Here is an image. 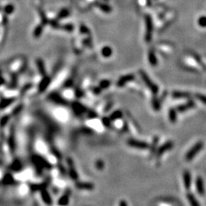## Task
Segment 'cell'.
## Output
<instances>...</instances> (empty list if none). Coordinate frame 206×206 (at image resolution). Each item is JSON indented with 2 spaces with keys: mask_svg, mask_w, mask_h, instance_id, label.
Instances as JSON below:
<instances>
[{
  "mask_svg": "<svg viewBox=\"0 0 206 206\" xmlns=\"http://www.w3.org/2000/svg\"><path fill=\"white\" fill-rule=\"evenodd\" d=\"M139 73L140 75H141V78H142L143 81L144 82V83H145L146 86L148 87L149 89L152 92V93L154 95L157 94V93H158L159 91L158 86H157L150 79V78L148 76V75H147L144 70H140Z\"/></svg>",
  "mask_w": 206,
  "mask_h": 206,
  "instance_id": "cell-1",
  "label": "cell"
},
{
  "mask_svg": "<svg viewBox=\"0 0 206 206\" xmlns=\"http://www.w3.org/2000/svg\"><path fill=\"white\" fill-rule=\"evenodd\" d=\"M204 147V143L202 141H198L192 147H191L190 150L186 153V160L187 161H191L194 159V157L201 151Z\"/></svg>",
  "mask_w": 206,
  "mask_h": 206,
  "instance_id": "cell-2",
  "label": "cell"
},
{
  "mask_svg": "<svg viewBox=\"0 0 206 206\" xmlns=\"http://www.w3.org/2000/svg\"><path fill=\"white\" fill-rule=\"evenodd\" d=\"M145 23H146V33H145V41L149 43L151 41L152 34L153 31V21L150 15L145 16Z\"/></svg>",
  "mask_w": 206,
  "mask_h": 206,
  "instance_id": "cell-3",
  "label": "cell"
},
{
  "mask_svg": "<svg viewBox=\"0 0 206 206\" xmlns=\"http://www.w3.org/2000/svg\"><path fill=\"white\" fill-rule=\"evenodd\" d=\"M127 144H128L130 147L137 149H147L150 147L147 143L144 142V141H138V140L134 139L128 140V141H127Z\"/></svg>",
  "mask_w": 206,
  "mask_h": 206,
  "instance_id": "cell-4",
  "label": "cell"
},
{
  "mask_svg": "<svg viewBox=\"0 0 206 206\" xmlns=\"http://www.w3.org/2000/svg\"><path fill=\"white\" fill-rule=\"evenodd\" d=\"M173 145H174L173 142V141H166V142L165 143V144H163L161 147H159V148L157 149V157H158V158H159V157L163 155V153H166V151L171 150V149L173 147Z\"/></svg>",
  "mask_w": 206,
  "mask_h": 206,
  "instance_id": "cell-5",
  "label": "cell"
},
{
  "mask_svg": "<svg viewBox=\"0 0 206 206\" xmlns=\"http://www.w3.org/2000/svg\"><path fill=\"white\" fill-rule=\"evenodd\" d=\"M133 79H134V74H127L125 76H123L120 78L117 82V86L118 87H123L127 83V82H131Z\"/></svg>",
  "mask_w": 206,
  "mask_h": 206,
  "instance_id": "cell-6",
  "label": "cell"
},
{
  "mask_svg": "<svg viewBox=\"0 0 206 206\" xmlns=\"http://www.w3.org/2000/svg\"><path fill=\"white\" fill-rule=\"evenodd\" d=\"M195 186H196V189L198 193L201 196H203L204 194V185L201 177H197L196 180H195Z\"/></svg>",
  "mask_w": 206,
  "mask_h": 206,
  "instance_id": "cell-7",
  "label": "cell"
},
{
  "mask_svg": "<svg viewBox=\"0 0 206 206\" xmlns=\"http://www.w3.org/2000/svg\"><path fill=\"white\" fill-rule=\"evenodd\" d=\"M183 182H184L185 188L189 190L191 187V183H192V177H191V173L189 171L186 170L183 173Z\"/></svg>",
  "mask_w": 206,
  "mask_h": 206,
  "instance_id": "cell-8",
  "label": "cell"
},
{
  "mask_svg": "<svg viewBox=\"0 0 206 206\" xmlns=\"http://www.w3.org/2000/svg\"><path fill=\"white\" fill-rule=\"evenodd\" d=\"M95 5H96V6H97L98 8H99V9L101 10V11L103 12L107 13V14L112 12V8L110 6V5H107V4L97 2H96V3H95Z\"/></svg>",
  "mask_w": 206,
  "mask_h": 206,
  "instance_id": "cell-9",
  "label": "cell"
},
{
  "mask_svg": "<svg viewBox=\"0 0 206 206\" xmlns=\"http://www.w3.org/2000/svg\"><path fill=\"white\" fill-rule=\"evenodd\" d=\"M194 106H195V103H194V102L192 100H190V101H189L187 103H186V104H183V105H180V106H179L178 107H177L176 110L179 111V112H186V111H187V110H189V109L193 108Z\"/></svg>",
  "mask_w": 206,
  "mask_h": 206,
  "instance_id": "cell-10",
  "label": "cell"
},
{
  "mask_svg": "<svg viewBox=\"0 0 206 206\" xmlns=\"http://www.w3.org/2000/svg\"><path fill=\"white\" fill-rule=\"evenodd\" d=\"M148 60L149 63L152 65V67H156L157 64V57L155 55V52L153 49H150L148 52Z\"/></svg>",
  "mask_w": 206,
  "mask_h": 206,
  "instance_id": "cell-11",
  "label": "cell"
},
{
  "mask_svg": "<svg viewBox=\"0 0 206 206\" xmlns=\"http://www.w3.org/2000/svg\"><path fill=\"white\" fill-rule=\"evenodd\" d=\"M173 97L175 99H186V98L190 97V94L186 92H179L175 91L172 93Z\"/></svg>",
  "mask_w": 206,
  "mask_h": 206,
  "instance_id": "cell-12",
  "label": "cell"
},
{
  "mask_svg": "<svg viewBox=\"0 0 206 206\" xmlns=\"http://www.w3.org/2000/svg\"><path fill=\"white\" fill-rule=\"evenodd\" d=\"M76 187L80 189H86V190H93L94 189V185L89 183H78L76 184Z\"/></svg>",
  "mask_w": 206,
  "mask_h": 206,
  "instance_id": "cell-13",
  "label": "cell"
},
{
  "mask_svg": "<svg viewBox=\"0 0 206 206\" xmlns=\"http://www.w3.org/2000/svg\"><path fill=\"white\" fill-rule=\"evenodd\" d=\"M169 119L170 122L176 123L177 120V110L173 109V108H170L169 110Z\"/></svg>",
  "mask_w": 206,
  "mask_h": 206,
  "instance_id": "cell-14",
  "label": "cell"
},
{
  "mask_svg": "<svg viewBox=\"0 0 206 206\" xmlns=\"http://www.w3.org/2000/svg\"><path fill=\"white\" fill-rule=\"evenodd\" d=\"M54 113H56L57 118H59V119H62V120H66L67 118V116H68V114L67 113L65 110L64 109H57L56 111L54 112Z\"/></svg>",
  "mask_w": 206,
  "mask_h": 206,
  "instance_id": "cell-15",
  "label": "cell"
},
{
  "mask_svg": "<svg viewBox=\"0 0 206 206\" xmlns=\"http://www.w3.org/2000/svg\"><path fill=\"white\" fill-rule=\"evenodd\" d=\"M112 54V50L110 47L106 46L102 49V55L105 58H109Z\"/></svg>",
  "mask_w": 206,
  "mask_h": 206,
  "instance_id": "cell-16",
  "label": "cell"
},
{
  "mask_svg": "<svg viewBox=\"0 0 206 206\" xmlns=\"http://www.w3.org/2000/svg\"><path fill=\"white\" fill-rule=\"evenodd\" d=\"M121 117H122V112L121 111H115L113 113L111 114V115L109 116V118H110L111 121H115L116 120L120 119Z\"/></svg>",
  "mask_w": 206,
  "mask_h": 206,
  "instance_id": "cell-17",
  "label": "cell"
},
{
  "mask_svg": "<svg viewBox=\"0 0 206 206\" xmlns=\"http://www.w3.org/2000/svg\"><path fill=\"white\" fill-rule=\"evenodd\" d=\"M37 149L40 153H45L47 152L46 144L42 141H38L37 144Z\"/></svg>",
  "mask_w": 206,
  "mask_h": 206,
  "instance_id": "cell-18",
  "label": "cell"
},
{
  "mask_svg": "<svg viewBox=\"0 0 206 206\" xmlns=\"http://www.w3.org/2000/svg\"><path fill=\"white\" fill-rule=\"evenodd\" d=\"M187 198H188V201H189V203H190L192 205H198L199 204V203L197 201L196 198H195V197L193 195H192V193H188L187 194Z\"/></svg>",
  "mask_w": 206,
  "mask_h": 206,
  "instance_id": "cell-19",
  "label": "cell"
},
{
  "mask_svg": "<svg viewBox=\"0 0 206 206\" xmlns=\"http://www.w3.org/2000/svg\"><path fill=\"white\" fill-rule=\"evenodd\" d=\"M89 125L93 128H96L97 130H99L102 127V123L99 121V120H91L89 122Z\"/></svg>",
  "mask_w": 206,
  "mask_h": 206,
  "instance_id": "cell-20",
  "label": "cell"
},
{
  "mask_svg": "<svg viewBox=\"0 0 206 206\" xmlns=\"http://www.w3.org/2000/svg\"><path fill=\"white\" fill-rule=\"evenodd\" d=\"M69 15H70V11H69L68 9H64L61 10V12H59V14H58V18L60 19H65V18L68 17Z\"/></svg>",
  "mask_w": 206,
  "mask_h": 206,
  "instance_id": "cell-21",
  "label": "cell"
},
{
  "mask_svg": "<svg viewBox=\"0 0 206 206\" xmlns=\"http://www.w3.org/2000/svg\"><path fill=\"white\" fill-rule=\"evenodd\" d=\"M198 24L200 27L205 28L206 27V16H201L198 20Z\"/></svg>",
  "mask_w": 206,
  "mask_h": 206,
  "instance_id": "cell-22",
  "label": "cell"
},
{
  "mask_svg": "<svg viewBox=\"0 0 206 206\" xmlns=\"http://www.w3.org/2000/svg\"><path fill=\"white\" fill-rule=\"evenodd\" d=\"M14 10H15V7H14V5H12V4H9V5H7L5 7V12L8 15L12 14V13L14 12Z\"/></svg>",
  "mask_w": 206,
  "mask_h": 206,
  "instance_id": "cell-23",
  "label": "cell"
},
{
  "mask_svg": "<svg viewBox=\"0 0 206 206\" xmlns=\"http://www.w3.org/2000/svg\"><path fill=\"white\" fill-rule=\"evenodd\" d=\"M195 97L198 100L201 101L203 104L206 105V96H204V95L199 94V93H197V94L195 95Z\"/></svg>",
  "mask_w": 206,
  "mask_h": 206,
  "instance_id": "cell-24",
  "label": "cell"
},
{
  "mask_svg": "<svg viewBox=\"0 0 206 206\" xmlns=\"http://www.w3.org/2000/svg\"><path fill=\"white\" fill-rule=\"evenodd\" d=\"M152 106H153V109H155V110L158 111L160 110V102L158 99H154L153 100V102H152Z\"/></svg>",
  "mask_w": 206,
  "mask_h": 206,
  "instance_id": "cell-25",
  "label": "cell"
},
{
  "mask_svg": "<svg viewBox=\"0 0 206 206\" xmlns=\"http://www.w3.org/2000/svg\"><path fill=\"white\" fill-rule=\"evenodd\" d=\"M110 85H111V82H109V80H106V79L101 81L100 83H99V86H100V87L102 89L108 88V87H109Z\"/></svg>",
  "mask_w": 206,
  "mask_h": 206,
  "instance_id": "cell-26",
  "label": "cell"
},
{
  "mask_svg": "<svg viewBox=\"0 0 206 206\" xmlns=\"http://www.w3.org/2000/svg\"><path fill=\"white\" fill-rule=\"evenodd\" d=\"M41 32H42V26L41 25H38V26L35 28V30H34V37H39V36L40 35V34H41Z\"/></svg>",
  "mask_w": 206,
  "mask_h": 206,
  "instance_id": "cell-27",
  "label": "cell"
},
{
  "mask_svg": "<svg viewBox=\"0 0 206 206\" xmlns=\"http://www.w3.org/2000/svg\"><path fill=\"white\" fill-rule=\"evenodd\" d=\"M69 201V195H64V197L61 198V201H60V204H67L68 203Z\"/></svg>",
  "mask_w": 206,
  "mask_h": 206,
  "instance_id": "cell-28",
  "label": "cell"
},
{
  "mask_svg": "<svg viewBox=\"0 0 206 206\" xmlns=\"http://www.w3.org/2000/svg\"><path fill=\"white\" fill-rule=\"evenodd\" d=\"M63 29L67 31H72L73 30V26L72 25H66L63 26Z\"/></svg>",
  "mask_w": 206,
  "mask_h": 206,
  "instance_id": "cell-29",
  "label": "cell"
},
{
  "mask_svg": "<svg viewBox=\"0 0 206 206\" xmlns=\"http://www.w3.org/2000/svg\"><path fill=\"white\" fill-rule=\"evenodd\" d=\"M96 166L99 169H102V168L104 167V163H103L102 161H101V160H98L96 163Z\"/></svg>",
  "mask_w": 206,
  "mask_h": 206,
  "instance_id": "cell-30",
  "label": "cell"
},
{
  "mask_svg": "<svg viewBox=\"0 0 206 206\" xmlns=\"http://www.w3.org/2000/svg\"><path fill=\"white\" fill-rule=\"evenodd\" d=\"M110 118H104L103 119H102V123L104 124V125L106 126H109V124H110Z\"/></svg>",
  "mask_w": 206,
  "mask_h": 206,
  "instance_id": "cell-31",
  "label": "cell"
},
{
  "mask_svg": "<svg viewBox=\"0 0 206 206\" xmlns=\"http://www.w3.org/2000/svg\"><path fill=\"white\" fill-rule=\"evenodd\" d=\"M80 31L82 33H89L88 28H87L86 26H84V25H82V26H81Z\"/></svg>",
  "mask_w": 206,
  "mask_h": 206,
  "instance_id": "cell-32",
  "label": "cell"
},
{
  "mask_svg": "<svg viewBox=\"0 0 206 206\" xmlns=\"http://www.w3.org/2000/svg\"><path fill=\"white\" fill-rule=\"evenodd\" d=\"M127 204V203L124 202V201H121V203H120V205H126Z\"/></svg>",
  "mask_w": 206,
  "mask_h": 206,
  "instance_id": "cell-33",
  "label": "cell"
},
{
  "mask_svg": "<svg viewBox=\"0 0 206 206\" xmlns=\"http://www.w3.org/2000/svg\"><path fill=\"white\" fill-rule=\"evenodd\" d=\"M104 1H106V2H107V1H109V0H104Z\"/></svg>",
  "mask_w": 206,
  "mask_h": 206,
  "instance_id": "cell-34",
  "label": "cell"
}]
</instances>
